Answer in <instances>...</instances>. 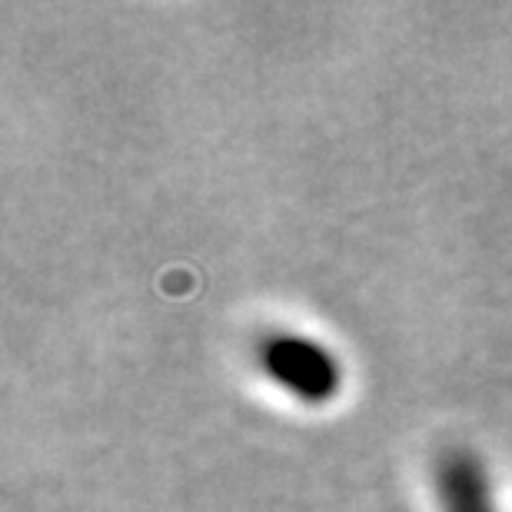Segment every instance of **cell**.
I'll list each match as a JSON object with an SVG mask.
<instances>
[{
    "mask_svg": "<svg viewBox=\"0 0 512 512\" xmlns=\"http://www.w3.org/2000/svg\"><path fill=\"white\" fill-rule=\"evenodd\" d=\"M436 489L443 512H496L486 469L466 449L443 456V463L436 469Z\"/></svg>",
    "mask_w": 512,
    "mask_h": 512,
    "instance_id": "7a4b0ae2",
    "label": "cell"
},
{
    "mask_svg": "<svg viewBox=\"0 0 512 512\" xmlns=\"http://www.w3.org/2000/svg\"><path fill=\"white\" fill-rule=\"evenodd\" d=\"M260 366L273 383H280L300 403H330L343 386L336 356L310 336L276 333L270 340H263Z\"/></svg>",
    "mask_w": 512,
    "mask_h": 512,
    "instance_id": "6da1fadb",
    "label": "cell"
}]
</instances>
